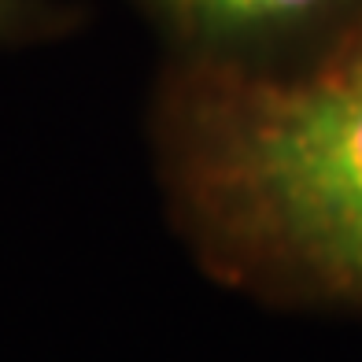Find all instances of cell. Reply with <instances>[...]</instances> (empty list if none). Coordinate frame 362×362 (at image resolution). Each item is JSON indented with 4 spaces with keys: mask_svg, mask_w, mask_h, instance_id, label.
I'll return each instance as SVG.
<instances>
[{
    "mask_svg": "<svg viewBox=\"0 0 362 362\" xmlns=\"http://www.w3.org/2000/svg\"><path fill=\"white\" fill-rule=\"evenodd\" d=\"M167 159L211 270L362 318V19L288 67L196 63Z\"/></svg>",
    "mask_w": 362,
    "mask_h": 362,
    "instance_id": "cell-1",
    "label": "cell"
},
{
    "mask_svg": "<svg viewBox=\"0 0 362 362\" xmlns=\"http://www.w3.org/2000/svg\"><path fill=\"white\" fill-rule=\"evenodd\" d=\"M167 30L215 67H281L296 48H318L362 19V0H152Z\"/></svg>",
    "mask_w": 362,
    "mask_h": 362,
    "instance_id": "cell-2",
    "label": "cell"
},
{
    "mask_svg": "<svg viewBox=\"0 0 362 362\" xmlns=\"http://www.w3.org/2000/svg\"><path fill=\"white\" fill-rule=\"evenodd\" d=\"M15 8H19V0H0V30L15 19Z\"/></svg>",
    "mask_w": 362,
    "mask_h": 362,
    "instance_id": "cell-3",
    "label": "cell"
}]
</instances>
